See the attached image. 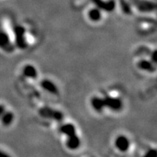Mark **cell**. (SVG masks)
Here are the masks:
<instances>
[{
    "label": "cell",
    "instance_id": "30bf717a",
    "mask_svg": "<svg viewBox=\"0 0 157 157\" xmlns=\"http://www.w3.org/2000/svg\"><path fill=\"white\" fill-rule=\"evenodd\" d=\"M87 16L90 21H91L92 22L98 23L101 21L102 19V12L101 9L98 8V7H93L88 11Z\"/></svg>",
    "mask_w": 157,
    "mask_h": 157
},
{
    "label": "cell",
    "instance_id": "7c38bea8",
    "mask_svg": "<svg viewBox=\"0 0 157 157\" xmlns=\"http://www.w3.org/2000/svg\"><path fill=\"white\" fill-rule=\"evenodd\" d=\"M60 132L68 136V135L74 134V133L76 132V127L75 125L72 123H66L63 124L60 128Z\"/></svg>",
    "mask_w": 157,
    "mask_h": 157
},
{
    "label": "cell",
    "instance_id": "8fae6325",
    "mask_svg": "<svg viewBox=\"0 0 157 157\" xmlns=\"http://www.w3.org/2000/svg\"><path fill=\"white\" fill-rule=\"evenodd\" d=\"M137 66L140 70L145 71L154 72L155 71L154 64H153L152 61L148 60H141L140 61H139Z\"/></svg>",
    "mask_w": 157,
    "mask_h": 157
},
{
    "label": "cell",
    "instance_id": "6da1fadb",
    "mask_svg": "<svg viewBox=\"0 0 157 157\" xmlns=\"http://www.w3.org/2000/svg\"><path fill=\"white\" fill-rule=\"evenodd\" d=\"M15 36V44L21 50H25L28 47V42L25 38V29L22 25H16L13 29Z\"/></svg>",
    "mask_w": 157,
    "mask_h": 157
},
{
    "label": "cell",
    "instance_id": "9c48e42d",
    "mask_svg": "<svg viewBox=\"0 0 157 157\" xmlns=\"http://www.w3.org/2000/svg\"><path fill=\"white\" fill-rule=\"evenodd\" d=\"M0 120H1V123L5 127L10 126L15 120L14 113L13 111H5V113L0 117Z\"/></svg>",
    "mask_w": 157,
    "mask_h": 157
},
{
    "label": "cell",
    "instance_id": "277c9868",
    "mask_svg": "<svg viewBox=\"0 0 157 157\" xmlns=\"http://www.w3.org/2000/svg\"><path fill=\"white\" fill-rule=\"evenodd\" d=\"M114 146L120 151L126 152L130 147V140L126 135H118L114 140Z\"/></svg>",
    "mask_w": 157,
    "mask_h": 157
},
{
    "label": "cell",
    "instance_id": "8992f818",
    "mask_svg": "<svg viewBox=\"0 0 157 157\" xmlns=\"http://www.w3.org/2000/svg\"><path fill=\"white\" fill-rule=\"evenodd\" d=\"M81 146V140L78 136L77 132L66 136V146L70 150L74 151Z\"/></svg>",
    "mask_w": 157,
    "mask_h": 157
},
{
    "label": "cell",
    "instance_id": "5b68a950",
    "mask_svg": "<svg viewBox=\"0 0 157 157\" xmlns=\"http://www.w3.org/2000/svg\"><path fill=\"white\" fill-rule=\"evenodd\" d=\"M40 85L44 91L52 95H57L59 93V89L57 84L49 78H44L42 80Z\"/></svg>",
    "mask_w": 157,
    "mask_h": 157
},
{
    "label": "cell",
    "instance_id": "9a60e30c",
    "mask_svg": "<svg viewBox=\"0 0 157 157\" xmlns=\"http://www.w3.org/2000/svg\"><path fill=\"white\" fill-rule=\"evenodd\" d=\"M6 111L5 105H2V104H0V117H2V115L5 113V111Z\"/></svg>",
    "mask_w": 157,
    "mask_h": 157
},
{
    "label": "cell",
    "instance_id": "4fadbf2b",
    "mask_svg": "<svg viewBox=\"0 0 157 157\" xmlns=\"http://www.w3.org/2000/svg\"><path fill=\"white\" fill-rule=\"evenodd\" d=\"M143 157H157V151L156 149L152 148L149 149L146 154H145Z\"/></svg>",
    "mask_w": 157,
    "mask_h": 157
},
{
    "label": "cell",
    "instance_id": "52a82bcc",
    "mask_svg": "<svg viewBox=\"0 0 157 157\" xmlns=\"http://www.w3.org/2000/svg\"><path fill=\"white\" fill-rule=\"evenodd\" d=\"M90 105L94 111L98 113H101L105 109L104 98L99 96H94L90 99Z\"/></svg>",
    "mask_w": 157,
    "mask_h": 157
},
{
    "label": "cell",
    "instance_id": "5bb4252c",
    "mask_svg": "<svg viewBox=\"0 0 157 157\" xmlns=\"http://www.w3.org/2000/svg\"><path fill=\"white\" fill-rule=\"evenodd\" d=\"M0 157H11V156L7 152L0 150Z\"/></svg>",
    "mask_w": 157,
    "mask_h": 157
},
{
    "label": "cell",
    "instance_id": "7a4b0ae2",
    "mask_svg": "<svg viewBox=\"0 0 157 157\" xmlns=\"http://www.w3.org/2000/svg\"><path fill=\"white\" fill-rule=\"evenodd\" d=\"M105 109H109L113 111H119L123 108V101L119 98L106 96L104 97Z\"/></svg>",
    "mask_w": 157,
    "mask_h": 157
},
{
    "label": "cell",
    "instance_id": "ba28073f",
    "mask_svg": "<svg viewBox=\"0 0 157 157\" xmlns=\"http://www.w3.org/2000/svg\"><path fill=\"white\" fill-rule=\"evenodd\" d=\"M22 72L23 76L25 78H30V79H36L39 75L37 68L35 67L34 65L31 64H27L23 66Z\"/></svg>",
    "mask_w": 157,
    "mask_h": 157
},
{
    "label": "cell",
    "instance_id": "3957f363",
    "mask_svg": "<svg viewBox=\"0 0 157 157\" xmlns=\"http://www.w3.org/2000/svg\"><path fill=\"white\" fill-rule=\"evenodd\" d=\"M14 44L12 43L10 36L4 30H0V49L5 52H11L14 50Z\"/></svg>",
    "mask_w": 157,
    "mask_h": 157
}]
</instances>
